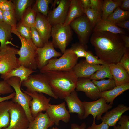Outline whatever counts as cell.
Wrapping results in <instances>:
<instances>
[{
	"label": "cell",
	"mask_w": 129,
	"mask_h": 129,
	"mask_svg": "<svg viewBox=\"0 0 129 129\" xmlns=\"http://www.w3.org/2000/svg\"><path fill=\"white\" fill-rule=\"evenodd\" d=\"M90 42L97 56L109 64L119 62L126 49L120 34L108 32H93Z\"/></svg>",
	"instance_id": "obj_1"
},
{
	"label": "cell",
	"mask_w": 129,
	"mask_h": 129,
	"mask_svg": "<svg viewBox=\"0 0 129 129\" xmlns=\"http://www.w3.org/2000/svg\"><path fill=\"white\" fill-rule=\"evenodd\" d=\"M52 90L57 97L63 99L75 90L78 78L73 69L44 72Z\"/></svg>",
	"instance_id": "obj_2"
},
{
	"label": "cell",
	"mask_w": 129,
	"mask_h": 129,
	"mask_svg": "<svg viewBox=\"0 0 129 129\" xmlns=\"http://www.w3.org/2000/svg\"><path fill=\"white\" fill-rule=\"evenodd\" d=\"M12 33L18 36L21 42V47L17 52V54L19 56L18 60L20 65L34 70H36L37 68L35 60L37 48L32 39L27 40L21 37L16 29H12Z\"/></svg>",
	"instance_id": "obj_3"
},
{
	"label": "cell",
	"mask_w": 129,
	"mask_h": 129,
	"mask_svg": "<svg viewBox=\"0 0 129 129\" xmlns=\"http://www.w3.org/2000/svg\"><path fill=\"white\" fill-rule=\"evenodd\" d=\"M78 58L70 48L66 49L58 58H53L47 64L40 70L43 73L50 71H67L73 69L77 63Z\"/></svg>",
	"instance_id": "obj_4"
},
{
	"label": "cell",
	"mask_w": 129,
	"mask_h": 129,
	"mask_svg": "<svg viewBox=\"0 0 129 129\" xmlns=\"http://www.w3.org/2000/svg\"><path fill=\"white\" fill-rule=\"evenodd\" d=\"M21 85L26 88L27 91L45 93L54 99H58L53 92L43 73L31 75L27 80L22 83Z\"/></svg>",
	"instance_id": "obj_5"
},
{
	"label": "cell",
	"mask_w": 129,
	"mask_h": 129,
	"mask_svg": "<svg viewBox=\"0 0 129 129\" xmlns=\"http://www.w3.org/2000/svg\"><path fill=\"white\" fill-rule=\"evenodd\" d=\"M72 32L70 25L58 24L52 26L51 41L54 48H59L63 54L71 39Z\"/></svg>",
	"instance_id": "obj_6"
},
{
	"label": "cell",
	"mask_w": 129,
	"mask_h": 129,
	"mask_svg": "<svg viewBox=\"0 0 129 129\" xmlns=\"http://www.w3.org/2000/svg\"><path fill=\"white\" fill-rule=\"evenodd\" d=\"M14 89L16 95L12 99L14 103H16L21 105L25 112L30 122L34 118L32 115L30 111L29 104L32 100V97L29 95L24 92L21 89L20 79L19 78L13 77L5 80Z\"/></svg>",
	"instance_id": "obj_7"
},
{
	"label": "cell",
	"mask_w": 129,
	"mask_h": 129,
	"mask_svg": "<svg viewBox=\"0 0 129 129\" xmlns=\"http://www.w3.org/2000/svg\"><path fill=\"white\" fill-rule=\"evenodd\" d=\"M18 49L8 45L0 49V74L6 73L17 68L20 65L17 54Z\"/></svg>",
	"instance_id": "obj_8"
},
{
	"label": "cell",
	"mask_w": 129,
	"mask_h": 129,
	"mask_svg": "<svg viewBox=\"0 0 129 129\" xmlns=\"http://www.w3.org/2000/svg\"><path fill=\"white\" fill-rule=\"evenodd\" d=\"M70 25L77 35L79 43L87 47V44L93 28L86 15L85 14L76 18Z\"/></svg>",
	"instance_id": "obj_9"
},
{
	"label": "cell",
	"mask_w": 129,
	"mask_h": 129,
	"mask_svg": "<svg viewBox=\"0 0 129 129\" xmlns=\"http://www.w3.org/2000/svg\"><path fill=\"white\" fill-rule=\"evenodd\" d=\"M10 121L9 126L2 129H27L30 122L22 107L16 103L9 110Z\"/></svg>",
	"instance_id": "obj_10"
},
{
	"label": "cell",
	"mask_w": 129,
	"mask_h": 129,
	"mask_svg": "<svg viewBox=\"0 0 129 129\" xmlns=\"http://www.w3.org/2000/svg\"><path fill=\"white\" fill-rule=\"evenodd\" d=\"M107 103L105 99L102 97L92 102H83L85 109L83 119L91 114L93 116V119H95L96 117L97 120H101L103 114L112 107V105Z\"/></svg>",
	"instance_id": "obj_11"
},
{
	"label": "cell",
	"mask_w": 129,
	"mask_h": 129,
	"mask_svg": "<svg viewBox=\"0 0 129 129\" xmlns=\"http://www.w3.org/2000/svg\"><path fill=\"white\" fill-rule=\"evenodd\" d=\"M22 89L24 92L32 98L29 106L31 113L34 118L39 113L46 111L50 104L49 102L51 99L50 98H47L43 93L29 91Z\"/></svg>",
	"instance_id": "obj_12"
},
{
	"label": "cell",
	"mask_w": 129,
	"mask_h": 129,
	"mask_svg": "<svg viewBox=\"0 0 129 129\" xmlns=\"http://www.w3.org/2000/svg\"><path fill=\"white\" fill-rule=\"evenodd\" d=\"M62 55L61 53L55 49L51 41H48L45 43L43 47L37 48L35 60L37 68L40 70L51 59L60 57Z\"/></svg>",
	"instance_id": "obj_13"
},
{
	"label": "cell",
	"mask_w": 129,
	"mask_h": 129,
	"mask_svg": "<svg viewBox=\"0 0 129 129\" xmlns=\"http://www.w3.org/2000/svg\"><path fill=\"white\" fill-rule=\"evenodd\" d=\"M70 0H61L57 7L48 11L47 18L52 26L63 24L69 9Z\"/></svg>",
	"instance_id": "obj_14"
},
{
	"label": "cell",
	"mask_w": 129,
	"mask_h": 129,
	"mask_svg": "<svg viewBox=\"0 0 129 129\" xmlns=\"http://www.w3.org/2000/svg\"><path fill=\"white\" fill-rule=\"evenodd\" d=\"M51 121L57 126L60 120L67 123L70 119L69 113L66 109L65 102L56 105L50 104L46 111Z\"/></svg>",
	"instance_id": "obj_15"
},
{
	"label": "cell",
	"mask_w": 129,
	"mask_h": 129,
	"mask_svg": "<svg viewBox=\"0 0 129 129\" xmlns=\"http://www.w3.org/2000/svg\"><path fill=\"white\" fill-rule=\"evenodd\" d=\"M76 91L85 93L89 98L96 100L101 97V92L98 87L89 78H78Z\"/></svg>",
	"instance_id": "obj_16"
},
{
	"label": "cell",
	"mask_w": 129,
	"mask_h": 129,
	"mask_svg": "<svg viewBox=\"0 0 129 129\" xmlns=\"http://www.w3.org/2000/svg\"><path fill=\"white\" fill-rule=\"evenodd\" d=\"M34 27L44 44L51 37L52 26L47 17L37 13Z\"/></svg>",
	"instance_id": "obj_17"
},
{
	"label": "cell",
	"mask_w": 129,
	"mask_h": 129,
	"mask_svg": "<svg viewBox=\"0 0 129 129\" xmlns=\"http://www.w3.org/2000/svg\"><path fill=\"white\" fill-rule=\"evenodd\" d=\"M64 99L67 103L69 112L76 113L79 119H83L84 108L83 102L78 97L77 91L74 90Z\"/></svg>",
	"instance_id": "obj_18"
},
{
	"label": "cell",
	"mask_w": 129,
	"mask_h": 129,
	"mask_svg": "<svg viewBox=\"0 0 129 129\" xmlns=\"http://www.w3.org/2000/svg\"><path fill=\"white\" fill-rule=\"evenodd\" d=\"M129 110V108L127 106L123 104H119L111 110L105 113L101 120L109 126L113 127L116 125L123 113Z\"/></svg>",
	"instance_id": "obj_19"
},
{
	"label": "cell",
	"mask_w": 129,
	"mask_h": 129,
	"mask_svg": "<svg viewBox=\"0 0 129 129\" xmlns=\"http://www.w3.org/2000/svg\"><path fill=\"white\" fill-rule=\"evenodd\" d=\"M102 66V65L91 64L84 60L77 63L73 70L78 78H89Z\"/></svg>",
	"instance_id": "obj_20"
},
{
	"label": "cell",
	"mask_w": 129,
	"mask_h": 129,
	"mask_svg": "<svg viewBox=\"0 0 129 129\" xmlns=\"http://www.w3.org/2000/svg\"><path fill=\"white\" fill-rule=\"evenodd\" d=\"M109 65L116 86L129 83V74L119 62L110 64Z\"/></svg>",
	"instance_id": "obj_21"
},
{
	"label": "cell",
	"mask_w": 129,
	"mask_h": 129,
	"mask_svg": "<svg viewBox=\"0 0 129 129\" xmlns=\"http://www.w3.org/2000/svg\"><path fill=\"white\" fill-rule=\"evenodd\" d=\"M36 71L23 65H20L6 73L1 74V77L5 80L13 77L19 78L20 79V84L21 86V83L23 81L27 80L32 74Z\"/></svg>",
	"instance_id": "obj_22"
},
{
	"label": "cell",
	"mask_w": 129,
	"mask_h": 129,
	"mask_svg": "<svg viewBox=\"0 0 129 129\" xmlns=\"http://www.w3.org/2000/svg\"><path fill=\"white\" fill-rule=\"evenodd\" d=\"M84 14V10L80 0H70L68 14L63 25H70L75 19Z\"/></svg>",
	"instance_id": "obj_23"
},
{
	"label": "cell",
	"mask_w": 129,
	"mask_h": 129,
	"mask_svg": "<svg viewBox=\"0 0 129 129\" xmlns=\"http://www.w3.org/2000/svg\"><path fill=\"white\" fill-rule=\"evenodd\" d=\"M93 31V32L106 31L115 34H126V32L124 29L110 21L102 19L96 25Z\"/></svg>",
	"instance_id": "obj_24"
},
{
	"label": "cell",
	"mask_w": 129,
	"mask_h": 129,
	"mask_svg": "<svg viewBox=\"0 0 129 129\" xmlns=\"http://www.w3.org/2000/svg\"><path fill=\"white\" fill-rule=\"evenodd\" d=\"M54 124L46 112L43 113L41 112L30 122L27 129H47Z\"/></svg>",
	"instance_id": "obj_25"
},
{
	"label": "cell",
	"mask_w": 129,
	"mask_h": 129,
	"mask_svg": "<svg viewBox=\"0 0 129 129\" xmlns=\"http://www.w3.org/2000/svg\"><path fill=\"white\" fill-rule=\"evenodd\" d=\"M12 100H6L0 103V129L7 127L9 125L10 116L9 110L14 103Z\"/></svg>",
	"instance_id": "obj_26"
},
{
	"label": "cell",
	"mask_w": 129,
	"mask_h": 129,
	"mask_svg": "<svg viewBox=\"0 0 129 129\" xmlns=\"http://www.w3.org/2000/svg\"><path fill=\"white\" fill-rule=\"evenodd\" d=\"M129 89V83L115 86L113 89L101 92V97L104 98L107 103L112 105L114 99L125 91Z\"/></svg>",
	"instance_id": "obj_27"
},
{
	"label": "cell",
	"mask_w": 129,
	"mask_h": 129,
	"mask_svg": "<svg viewBox=\"0 0 129 129\" xmlns=\"http://www.w3.org/2000/svg\"><path fill=\"white\" fill-rule=\"evenodd\" d=\"M12 27L3 22H0V49L6 47L10 43L9 41L12 37Z\"/></svg>",
	"instance_id": "obj_28"
},
{
	"label": "cell",
	"mask_w": 129,
	"mask_h": 129,
	"mask_svg": "<svg viewBox=\"0 0 129 129\" xmlns=\"http://www.w3.org/2000/svg\"><path fill=\"white\" fill-rule=\"evenodd\" d=\"M14 6L17 21H20L21 17L26 10L34 1L32 0H12Z\"/></svg>",
	"instance_id": "obj_29"
},
{
	"label": "cell",
	"mask_w": 129,
	"mask_h": 129,
	"mask_svg": "<svg viewBox=\"0 0 129 129\" xmlns=\"http://www.w3.org/2000/svg\"><path fill=\"white\" fill-rule=\"evenodd\" d=\"M123 0H105L104 1L102 19L106 20L117 7L120 6Z\"/></svg>",
	"instance_id": "obj_30"
},
{
	"label": "cell",
	"mask_w": 129,
	"mask_h": 129,
	"mask_svg": "<svg viewBox=\"0 0 129 129\" xmlns=\"http://www.w3.org/2000/svg\"><path fill=\"white\" fill-rule=\"evenodd\" d=\"M129 11L121 9L119 6L108 17L106 20L116 24L129 19Z\"/></svg>",
	"instance_id": "obj_31"
},
{
	"label": "cell",
	"mask_w": 129,
	"mask_h": 129,
	"mask_svg": "<svg viewBox=\"0 0 129 129\" xmlns=\"http://www.w3.org/2000/svg\"><path fill=\"white\" fill-rule=\"evenodd\" d=\"M37 13L31 8L28 7L22 16L20 22L24 25L30 27L34 26Z\"/></svg>",
	"instance_id": "obj_32"
},
{
	"label": "cell",
	"mask_w": 129,
	"mask_h": 129,
	"mask_svg": "<svg viewBox=\"0 0 129 129\" xmlns=\"http://www.w3.org/2000/svg\"><path fill=\"white\" fill-rule=\"evenodd\" d=\"M102 67L96 72L89 78L91 80L98 81L106 78H113L111 74L109 64L105 63Z\"/></svg>",
	"instance_id": "obj_33"
},
{
	"label": "cell",
	"mask_w": 129,
	"mask_h": 129,
	"mask_svg": "<svg viewBox=\"0 0 129 129\" xmlns=\"http://www.w3.org/2000/svg\"><path fill=\"white\" fill-rule=\"evenodd\" d=\"M52 0H37L32 8L36 13H40L47 17L49 5Z\"/></svg>",
	"instance_id": "obj_34"
},
{
	"label": "cell",
	"mask_w": 129,
	"mask_h": 129,
	"mask_svg": "<svg viewBox=\"0 0 129 129\" xmlns=\"http://www.w3.org/2000/svg\"><path fill=\"white\" fill-rule=\"evenodd\" d=\"M92 81L98 87L101 92L111 90L116 86L115 82L113 78Z\"/></svg>",
	"instance_id": "obj_35"
},
{
	"label": "cell",
	"mask_w": 129,
	"mask_h": 129,
	"mask_svg": "<svg viewBox=\"0 0 129 129\" xmlns=\"http://www.w3.org/2000/svg\"><path fill=\"white\" fill-rule=\"evenodd\" d=\"M84 11L93 28L102 19V12L97 11L91 8L84 10Z\"/></svg>",
	"instance_id": "obj_36"
},
{
	"label": "cell",
	"mask_w": 129,
	"mask_h": 129,
	"mask_svg": "<svg viewBox=\"0 0 129 129\" xmlns=\"http://www.w3.org/2000/svg\"><path fill=\"white\" fill-rule=\"evenodd\" d=\"M3 22L11 26L12 29H16L17 21L14 10L8 11H3Z\"/></svg>",
	"instance_id": "obj_37"
},
{
	"label": "cell",
	"mask_w": 129,
	"mask_h": 129,
	"mask_svg": "<svg viewBox=\"0 0 129 129\" xmlns=\"http://www.w3.org/2000/svg\"><path fill=\"white\" fill-rule=\"evenodd\" d=\"M16 29L21 37L27 40L31 39V28L24 25L20 21L17 24Z\"/></svg>",
	"instance_id": "obj_38"
},
{
	"label": "cell",
	"mask_w": 129,
	"mask_h": 129,
	"mask_svg": "<svg viewBox=\"0 0 129 129\" xmlns=\"http://www.w3.org/2000/svg\"><path fill=\"white\" fill-rule=\"evenodd\" d=\"M87 48V47L79 43L73 44L70 48L78 58L85 57Z\"/></svg>",
	"instance_id": "obj_39"
},
{
	"label": "cell",
	"mask_w": 129,
	"mask_h": 129,
	"mask_svg": "<svg viewBox=\"0 0 129 129\" xmlns=\"http://www.w3.org/2000/svg\"><path fill=\"white\" fill-rule=\"evenodd\" d=\"M31 39L36 46L38 48L43 47L45 44L34 26L31 27Z\"/></svg>",
	"instance_id": "obj_40"
},
{
	"label": "cell",
	"mask_w": 129,
	"mask_h": 129,
	"mask_svg": "<svg viewBox=\"0 0 129 129\" xmlns=\"http://www.w3.org/2000/svg\"><path fill=\"white\" fill-rule=\"evenodd\" d=\"M85 61L88 63L93 65H103L105 63L100 59H98L97 56L94 55L90 51H86L85 56Z\"/></svg>",
	"instance_id": "obj_41"
},
{
	"label": "cell",
	"mask_w": 129,
	"mask_h": 129,
	"mask_svg": "<svg viewBox=\"0 0 129 129\" xmlns=\"http://www.w3.org/2000/svg\"><path fill=\"white\" fill-rule=\"evenodd\" d=\"M118 124L113 126V129H129V117L122 115L119 120Z\"/></svg>",
	"instance_id": "obj_42"
},
{
	"label": "cell",
	"mask_w": 129,
	"mask_h": 129,
	"mask_svg": "<svg viewBox=\"0 0 129 129\" xmlns=\"http://www.w3.org/2000/svg\"><path fill=\"white\" fill-rule=\"evenodd\" d=\"M12 87L5 80L0 81V94L4 95L11 94L13 92Z\"/></svg>",
	"instance_id": "obj_43"
},
{
	"label": "cell",
	"mask_w": 129,
	"mask_h": 129,
	"mask_svg": "<svg viewBox=\"0 0 129 129\" xmlns=\"http://www.w3.org/2000/svg\"><path fill=\"white\" fill-rule=\"evenodd\" d=\"M119 62L129 74V52L128 48H126Z\"/></svg>",
	"instance_id": "obj_44"
},
{
	"label": "cell",
	"mask_w": 129,
	"mask_h": 129,
	"mask_svg": "<svg viewBox=\"0 0 129 129\" xmlns=\"http://www.w3.org/2000/svg\"><path fill=\"white\" fill-rule=\"evenodd\" d=\"M0 8L3 11L14 10V4L12 0H3L0 3Z\"/></svg>",
	"instance_id": "obj_45"
},
{
	"label": "cell",
	"mask_w": 129,
	"mask_h": 129,
	"mask_svg": "<svg viewBox=\"0 0 129 129\" xmlns=\"http://www.w3.org/2000/svg\"><path fill=\"white\" fill-rule=\"evenodd\" d=\"M90 8L98 12H102L104 1L102 0H90Z\"/></svg>",
	"instance_id": "obj_46"
},
{
	"label": "cell",
	"mask_w": 129,
	"mask_h": 129,
	"mask_svg": "<svg viewBox=\"0 0 129 129\" xmlns=\"http://www.w3.org/2000/svg\"><path fill=\"white\" fill-rule=\"evenodd\" d=\"M95 119H93L92 124L91 125L88 127L86 129H108L109 125L104 122L99 125H96L95 123Z\"/></svg>",
	"instance_id": "obj_47"
},
{
	"label": "cell",
	"mask_w": 129,
	"mask_h": 129,
	"mask_svg": "<svg viewBox=\"0 0 129 129\" xmlns=\"http://www.w3.org/2000/svg\"><path fill=\"white\" fill-rule=\"evenodd\" d=\"M118 27L123 29L129 30V19L116 24Z\"/></svg>",
	"instance_id": "obj_48"
},
{
	"label": "cell",
	"mask_w": 129,
	"mask_h": 129,
	"mask_svg": "<svg viewBox=\"0 0 129 129\" xmlns=\"http://www.w3.org/2000/svg\"><path fill=\"white\" fill-rule=\"evenodd\" d=\"M119 7L123 10L129 11V0H123Z\"/></svg>",
	"instance_id": "obj_49"
},
{
	"label": "cell",
	"mask_w": 129,
	"mask_h": 129,
	"mask_svg": "<svg viewBox=\"0 0 129 129\" xmlns=\"http://www.w3.org/2000/svg\"><path fill=\"white\" fill-rule=\"evenodd\" d=\"M71 129H85L86 125L84 122L80 126L75 123L71 124Z\"/></svg>",
	"instance_id": "obj_50"
},
{
	"label": "cell",
	"mask_w": 129,
	"mask_h": 129,
	"mask_svg": "<svg viewBox=\"0 0 129 129\" xmlns=\"http://www.w3.org/2000/svg\"><path fill=\"white\" fill-rule=\"evenodd\" d=\"M121 37L125 43L126 48L129 47V37L126 35L120 34Z\"/></svg>",
	"instance_id": "obj_51"
},
{
	"label": "cell",
	"mask_w": 129,
	"mask_h": 129,
	"mask_svg": "<svg viewBox=\"0 0 129 129\" xmlns=\"http://www.w3.org/2000/svg\"><path fill=\"white\" fill-rule=\"evenodd\" d=\"M84 10L90 8V0H80Z\"/></svg>",
	"instance_id": "obj_52"
},
{
	"label": "cell",
	"mask_w": 129,
	"mask_h": 129,
	"mask_svg": "<svg viewBox=\"0 0 129 129\" xmlns=\"http://www.w3.org/2000/svg\"><path fill=\"white\" fill-rule=\"evenodd\" d=\"M1 95L0 94V95ZM15 95V92H13L10 95L5 97H2L0 96V103L6 100L12 99L14 97Z\"/></svg>",
	"instance_id": "obj_53"
},
{
	"label": "cell",
	"mask_w": 129,
	"mask_h": 129,
	"mask_svg": "<svg viewBox=\"0 0 129 129\" xmlns=\"http://www.w3.org/2000/svg\"><path fill=\"white\" fill-rule=\"evenodd\" d=\"M3 11L0 8V22H3Z\"/></svg>",
	"instance_id": "obj_54"
},
{
	"label": "cell",
	"mask_w": 129,
	"mask_h": 129,
	"mask_svg": "<svg viewBox=\"0 0 129 129\" xmlns=\"http://www.w3.org/2000/svg\"><path fill=\"white\" fill-rule=\"evenodd\" d=\"M59 129L57 127H53L51 129Z\"/></svg>",
	"instance_id": "obj_55"
},
{
	"label": "cell",
	"mask_w": 129,
	"mask_h": 129,
	"mask_svg": "<svg viewBox=\"0 0 129 129\" xmlns=\"http://www.w3.org/2000/svg\"><path fill=\"white\" fill-rule=\"evenodd\" d=\"M3 0H0V3Z\"/></svg>",
	"instance_id": "obj_56"
}]
</instances>
